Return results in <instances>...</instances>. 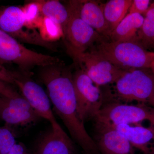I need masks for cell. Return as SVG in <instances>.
I'll return each mask as SVG.
<instances>
[{
  "instance_id": "obj_1",
  "label": "cell",
  "mask_w": 154,
  "mask_h": 154,
  "mask_svg": "<svg viewBox=\"0 0 154 154\" xmlns=\"http://www.w3.org/2000/svg\"><path fill=\"white\" fill-rule=\"evenodd\" d=\"M39 76L56 113L67 128L72 140L86 154H101L79 116L70 69L61 62L42 68Z\"/></svg>"
},
{
  "instance_id": "obj_2",
  "label": "cell",
  "mask_w": 154,
  "mask_h": 154,
  "mask_svg": "<svg viewBox=\"0 0 154 154\" xmlns=\"http://www.w3.org/2000/svg\"><path fill=\"white\" fill-rule=\"evenodd\" d=\"M102 87L103 104L135 102L154 107V73L151 69L128 70L113 84Z\"/></svg>"
},
{
  "instance_id": "obj_3",
  "label": "cell",
  "mask_w": 154,
  "mask_h": 154,
  "mask_svg": "<svg viewBox=\"0 0 154 154\" xmlns=\"http://www.w3.org/2000/svg\"><path fill=\"white\" fill-rule=\"evenodd\" d=\"M104 39L95 43L87 51L125 70L151 69L154 61V52L149 51L137 42H119Z\"/></svg>"
},
{
  "instance_id": "obj_4",
  "label": "cell",
  "mask_w": 154,
  "mask_h": 154,
  "mask_svg": "<svg viewBox=\"0 0 154 154\" xmlns=\"http://www.w3.org/2000/svg\"><path fill=\"white\" fill-rule=\"evenodd\" d=\"M62 62L56 57L33 51L0 30V64L7 63L19 67L20 72L31 76L36 67H45Z\"/></svg>"
},
{
  "instance_id": "obj_5",
  "label": "cell",
  "mask_w": 154,
  "mask_h": 154,
  "mask_svg": "<svg viewBox=\"0 0 154 154\" xmlns=\"http://www.w3.org/2000/svg\"><path fill=\"white\" fill-rule=\"evenodd\" d=\"M0 30L19 42L57 51V46L54 43L44 41L38 30L26 26L25 15L20 6L0 5Z\"/></svg>"
},
{
  "instance_id": "obj_6",
  "label": "cell",
  "mask_w": 154,
  "mask_h": 154,
  "mask_svg": "<svg viewBox=\"0 0 154 154\" xmlns=\"http://www.w3.org/2000/svg\"><path fill=\"white\" fill-rule=\"evenodd\" d=\"M79 6L80 1H69L68 3L69 19L63 30L64 38L66 49L84 52L105 37L82 19Z\"/></svg>"
},
{
  "instance_id": "obj_7",
  "label": "cell",
  "mask_w": 154,
  "mask_h": 154,
  "mask_svg": "<svg viewBox=\"0 0 154 154\" xmlns=\"http://www.w3.org/2000/svg\"><path fill=\"white\" fill-rule=\"evenodd\" d=\"M94 120L113 126L141 124L147 121L154 126V107L142 104L105 103Z\"/></svg>"
},
{
  "instance_id": "obj_8",
  "label": "cell",
  "mask_w": 154,
  "mask_h": 154,
  "mask_svg": "<svg viewBox=\"0 0 154 154\" xmlns=\"http://www.w3.org/2000/svg\"><path fill=\"white\" fill-rule=\"evenodd\" d=\"M10 73L11 84L17 86L36 113L49 122L52 129H62L53 113L48 95L41 86L32 80L31 76L24 73L10 71Z\"/></svg>"
},
{
  "instance_id": "obj_9",
  "label": "cell",
  "mask_w": 154,
  "mask_h": 154,
  "mask_svg": "<svg viewBox=\"0 0 154 154\" xmlns=\"http://www.w3.org/2000/svg\"><path fill=\"white\" fill-rule=\"evenodd\" d=\"M72 80L80 119H95L103 105L101 87L80 69L72 73Z\"/></svg>"
},
{
  "instance_id": "obj_10",
  "label": "cell",
  "mask_w": 154,
  "mask_h": 154,
  "mask_svg": "<svg viewBox=\"0 0 154 154\" xmlns=\"http://www.w3.org/2000/svg\"><path fill=\"white\" fill-rule=\"evenodd\" d=\"M80 69L100 87L111 85L126 71L119 68L108 60L90 51L78 52L67 49Z\"/></svg>"
},
{
  "instance_id": "obj_11",
  "label": "cell",
  "mask_w": 154,
  "mask_h": 154,
  "mask_svg": "<svg viewBox=\"0 0 154 154\" xmlns=\"http://www.w3.org/2000/svg\"><path fill=\"white\" fill-rule=\"evenodd\" d=\"M41 117L20 94L11 97L0 96V119L8 125L26 126Z\"/></svg>"
},
{
  "instance_id": "obj_12",
  "label": "cell",
  "mask_w": 154,
  "mask_h": 154,
  "mask_svg": "<svg viewBox=\"0 0 154 154\" xmlns=\"http://www.w3.org/2000/svg\"><path fill=\"white\" fill-rule=\"evenodd\" d=\"M95 121L93 139L101 154H135L129 141L115 127Z\"/></svg>"
},
{
  "instance_id": "obj_13",
  "label": "cell",
  "mask_w": 154,
  "mask_h": 154,
  "mask_svg": "<svg viewBox=\"0 0 154 154\" xmlns=\"http://www.w3.org/2000/svg\"><path fill=\"white\" fill-rule=\"evenodd\" d=\"M113 126L129 141L134 148L143 154H151L154 151V125L145 127L141 124L119 125Z\"/></svg>"
},
{
  "instance_id": "obj_14",
  "label": "cell",
  "mask_w": 154,
  "mask_h": 154,
  "mask_svg": "<svg viewBox=\"0 0 154 154\" xmlns=\"http://www.w3.org/2000/svg\"><path fill=\"white\" fill-rule=\"evenodd\" d=\"M74 143L63 129L51 128L39 140L36 154H75Z\"/></svg>"
},
{
  "instance_id": "obj_15",
  "label": "cell",
  "mask_w": 154,
  "mask_h": 154,
  "mask_svg": "<svg viewBox=\"0 0 154 154\" xmlns=\"http://www.w3.org/2000/svg\"><path fill=\"white\" fill-rule=\"evenodd\" d=\"M79 14L83 21L105 38L111 34L103 11V4L93 0L80 1Z\"/></svg>"
},
{
  "instance_id": "obj_16",
  "label": "cell",
  "mask_w": 154,
  "mask_h": 154,
  "mask_svg": "<svg viewBox=\"0 0 154 154\" xmlns=\"http://www.w3.org/2000/svg\"><path fill=\"white\" fill-rule=\"evenodd\" d=\"M144 17L140 14H127L112 31L109 38L112 42H137V34Z\"/></svg>"
},
{
  "instance_id": "obj_17",
  "label": "cell",
  "mask_w": 154,
  "mask_h": 154,
  "mask_svg": "<svg viewBox=\"0 0 154 154\" xmlns=\"http://www.w3.org/2000/svg\"><path fill=\"white\" fill-rule=\"evenodd\" d=\"M132 2L133 0H110L103 4L104 15L111 33L126 17Z\"/></svg>"
},
{
  "instance_id": "obj_18",
  "label": "cell",
  "mask_w": 154,
  "mask_h": 154,
  "mask_svg": "<svg viewBox=\"0 0 154 154\" xmlns=\"http://www.w3.org/2000/svg\"><path fill=\"white\" fill-rule=\"evenodd\" d=\"M42 17L54 20L64 29L69 19V12L66 7L56 0L36 1Z\"/></svg>"
},
{
  "instance_id": "obj_19",
  "label": "cell",
  "mask_w": 154,
  "mask_h": 154,
  "mask_svg": "<svg viewBox=\"0 0 154 154\" xmlns=\"http://www.w3.org/2000/svg\"><path fill=\"white\" fill-rule=\"evenodd\" d=\"M137 41L146 49L154 48V1L144 16L143 23L138 32Z\"/></svg>"
},
{
  "instance_id": "obj_20",
  "label": "cell",
  "mask_w": 154,
  "mask_h": 154,
  "mask_svg": "<svg viewBox=\"0 0 154 154\" xmlns=\"http://www.w3.org/2000/svg\"><path fill=\"white\" fill-rule=\"evenodd\" d=\"M37 30L41 38L46 42L54 43L64 38L63 31L61 25L47 17H43Z\"/></svg>"
},
{
  "instance_id": "obj_21",
  "label": "cell",
  "mask_w": 154,
  "mask_h": 154,
  "mask_svg": "<svg viewBox=\"0 0 154 154\" xmlns=\"http://www.w3.org/2000/svg\"><path fill=\"white\" fill-rule=\"evenodd\" d=\"M22 7L25 15L26 26L30 29H38L43 17L41 15L36 1L28 2Z\"/></svg>"
},
{
  "instance_id": "obj_22",
  "label": "cell",
  "mask_w": 154,
  "mask_h": 154,
  "mask_svg": "<svg viewBox=\"0 0 154 154\" xmlns=\"http://www.w3.org/2000/svg\"><path fill=\"white\" fill-rule=\"evenodd\" d=\"M17 143L16 137L8 125L0 126V154H7Z\"/></svg>"
},
{
  "instance_id": "obj_23",
  "label": "cell",
  "mask_w": 154,
  "mask_h": 154,
  "mask_svg": "<svg viewBox=\"0 0 154 154\" xmlns=\"http://www.w3.org/2000/svg\"><path fill=\"white\" fill-rule=\"evenodd\" d=\"M150 4L149 0H133L128 14H138L144 17Z\"/></svg>"
},
{
  "instance_id": "obj_24",
  "label": "cell",
  "mask_w": 154,
  "mask_h": 154,
  "mask_svg": "<svg viewBox=\"0 0 154 154\" xmlns=\"http://www.w3.org/2000/svg\"><path fill=\"white\" fill-rule=\"evenodd\" d=\"M7 154H29L26 147L21 143H16Z\"/></svg>"
},
{
  "instance_id": "obj_25",
  "label": "cell",
  "mask_w": 154,
  "mask_h": 154,
  "mask_svg": "<svg viewBox=\"0 0 154 154\" xmlns=\"http://www.w3.org/2000/svg\"><path fill=\"white\" fill-rule=\"evenodd\" d=\"M8 79V72L0 71V80L4 82H7Z\"/></svg>"
},
{
  "instance_id": "obj_26",
  "label": "cell",
  "mask_w": 154,
  "mask_h": 154,
  "mask_svg": "<svg viewBox=\"0 0 154 154\" xmlns=\"http://www.w3.org/2000/svg\"><path fill=\"white\" fill-rule=\"evenodd\" d=\"M7 70V69H6L2 65L0 64V71H5Z\"/></svg>"
},
{
  "instance_id": "obj_27",
  "label": "cell",
  "mask_w": 154,
  "mask_h": 154,
  "mask_svg": "<svg viewBox=\"0 0 154 154\" xmlns=\"http://www.w3.org/2000/svg\"><path fill=\"white\" fill-rule=\"evenodd\" d=\"M151 69L152 70L153 72L154 73V61L153 63L152 64L151 67Z\"/></svg>"
},
{
  "instance_id": "obj_28",
  "label": "cell",
  "mask_w": 154,
  "mask_h": 154,
  "mask_svg": "<svg viewBox=\"0 0 154 154\" xmlns=\"http://www.w3.org/2000/svg\"><path fill=\"white\" fill-rule=\"evenodd\" d=\"M154 154V151L152 152V154Z\"/></svg>"
}]
</instances>
